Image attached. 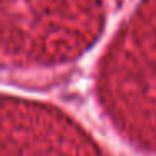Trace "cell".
Here are the masks:
<instances>
[{
	"instance_id": "cell-1",
	"label": "cell",
	"mask_w": 156,
	"mask_h": 156,
	"mask_svg": "<svg viewBox=\"0 0 156 156\" xmlns=\"http://www.w3.org/2000/svg\"><path fill=\"white\" fill-rule=\"evenodd\" d=\"M12 122L10 141L0 138V156H98L84 136L54 111L24 102L0 101Z\"/></svg>"
}]
</instances>
